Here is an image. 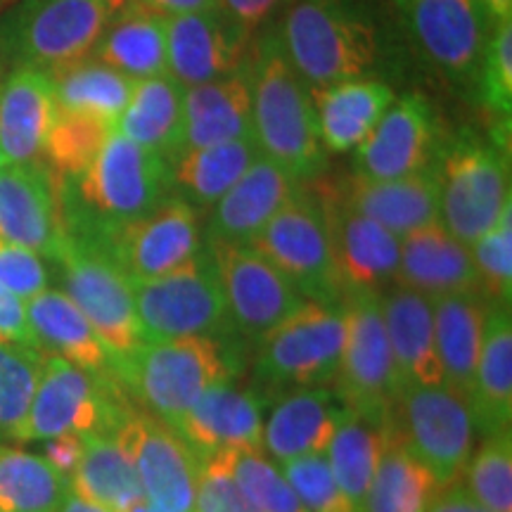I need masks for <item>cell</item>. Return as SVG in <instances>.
I'll use <instances>...</instances> for the list:
<instances>
[{"instance_id": "1", "label": "cell", "mask_w": 512, "mask_h": 512, "mask_svg": "<svg viewBox=\"0 0 512 512\" xmlns=\"http://www.w3.org/2000/svg\"><path fill=\"white\" fill-rule=\"evenodd\" d=\"M247 69L259 152L294 181H318L325 174L328 152L318 136L311 88L285 57L275 27L254 43Z\"/></svg>"}, {"instance_id": "2", "label": "cell", "mask_w": 512, "mask_h": 512, "mask_svg": "<svg viewBox=\"0 0 512 512\" xmlns=\"http://www.w3.org/2000/svg\"><path fill=\"white\" fill-rule=\"evenodd\" d=\"M275 31L311 91L380 69L382 34L366 0H294Z\"/></svg>"}, {"instance_id": "3", "label": "cell", "mask_w": 512, "mask_h": 512, "mask_svg": "<svg viewBox=\"0 0 512 512\" xmlns=\"http://www.w3.org/2000/svg\"><path fill=\"white\" fill-rule=\"evenodd\" d=\"M169 195V159L114 128L93 164L74 178V190L60 192L64 230L100 240L152 211Z\"/></svg>"}, {"instance_id": "4", "label": "cell", "mask_w": 512, "mask_h": 512, "mask_svg": "<svg viewBox=\"0 0 512 512\" xmlns=\"http://www.w3.org/2000/svg\"><path fill=\"white\" fill-rule=\"evenodd\" d=\"M247 366L242 337H181L143 344L114 375L143 411L174 427L209 387L238 380Z\"/></svg>"}, {"instance_id": "5", "label": "cell", "mask_w": 512, "mask_h": 512, "mask_svg": "<svg viewBox=\"0 0 512 512\" xmlns=\"http://www.w3.org/2000/svg\"><path fill=\"white\" fill-rule=\"evenodd\" d=\"M344 306L306 302L256 339L249 382L266 401L309 387H332L344 347Z\"/></svg>"}, {"instance_id": "6", "label": "cell", "mask_w": 512, "mask_h": 512, "mask_svg": "<svg viewBox=\"0 0 512 512\" xmlns=\"http://www.w3.org/2000/svg\"><path fill=\"white\" fill-rule=\"evenodd\" d=\"M439 221L453 238L470 247L512 204L508 152L472 128L441 140L437 162Z\"/></svg>"}, {"instance_id": "7", "label": "cell", "mask_w": 512, "mask_h": 512, "mask_svg": "<svg viewBox=\"0 0 512 512\" xmlns=\"http://www.w3.org/2000/svg\"><path fill=\"white\" fill-rule=\"evenodd\" d=\"M136 401L114 373H88L62 356L46 354L38 377L27 422L19 432V444L46 441L62 434L91 437L117 434Z\"/></svg>"}, {"instance_id": "8", "label": "cell", "mask_w": 512, "mask_h": 512, "mask_svg": "<svg viewBox=\"0 0 512 512\" xmlns=\"http://www.w3.org/2000/svg\"><path fill=\"white\" fill-rule=\"evenodd\" d=\"M110 17L107 0H22L0 19V57L53 76L88 60Z\"/></svg>"}, {"instance_id": "9", "label": "cell", "mask_w": 512, "mask_h": 512, "mask_svg": "<svg viewBox=\"0 0 512 512\" xmlns=\"http://www.w3.org/2000/svg\"><path fill=\"white\" fill-rule=\"evenodd\" d=\"M145 344L181 337H240L230 323L207 247L159 278L131 283Z\"/></svg>"}, {"instance_id": "10", "label": "cell", "mask_w": 512, "mask_h": 512, "mask_svg": "<svg viewBox=\"0 0 512 512\" xmlns=\"http://www.w3.org/2000/svg\"><path fill=\"white\" fill-rule=\"evenodd\" d=\"M55 261L62 268L64 294L93 325L117 373L145 344L131 283L98 242L67 230Z\"/></svg>"}, {"instance_id": "11", "label": "cell", "mask_w": 512, "mask_h": 512, "mask_svg": "<svg viewBox=\"0 0 512 512\" xmlns=\"http://www.w3.org/2000/svg\"><path fill=\"white\" fill-rule=\"evenodd\" d=\"M249 247L266 256L304 294V299L330 304L344 299L323 207L306 183L249 242Z\"/></svg>"}, {"instance_id": "12", "label": "cell", "mask_w": 512, "mask_h": 512, "mask_svg": "<svg viewBox=\"0 0 512 512\" xmlns=\"http://www.w3.org/2000/svg\"><path fill=\"white\" fill-rule=\"evenodd\" d=\"M389 422L408 451L432 472L439 489L463 477L477 437L465 399L444 384L401 389L389 411Z\"/></svg>"}, {"instance_id": "13", "label": "cell", "mask_w": 512, "mask_h": 512, "mask_svg": "<svg viewBox=\"0 0 512 512\" xmlns=\"http://www.w3.org/2000/svg\"><path fill=\"white\" fill-rule=\"evenodd\" d=\"M342 306L347 330L332 389L349 411L387 420L399 394V380L384 330L380 294H347Z\"/></svg>"}, {"instance_id": "14", "label": "cell", "mask_w": 512, "mask_h": 512, "mask_svg": "<svg viewBox=\"0 0 512 512\" xmlns=\"http://www.w3.org/2000/svg\"><path fill=\"white\" fill-rule=\"evenodd\" d=\"M425 64L458 88L477 86L489 19L477 0H389Z\"/></svg>"}, {"instance_id": "15", "label": "cell", "mask_w": 512, "mask_h": 512, "mask_svg": "<svg viewBox=\"0 0 512 512\" xmlns=\"http://www.w3.org/2000/svg\"><path fill=\"white\" fill-rule=\"evenodd\" d=\"M95 242L126 275L128 283H143L183 266L204 247L200 211L171 192L152 211L110 230Z\"/></svg>"}, {"instance_id": "16", "label": "cell", "mask_w": 512, "mask_h": 512, "mask_svg": "<svg viewBox=\"0 0 512 512\" xmlns=\"http://www.w3.org/2000/svg\"><path fill=\"white\" fill-rule=\"evenodd\" d=\"M214 259L228 316L242 339L256 342L306 299L266 256L249 245H204Z\"/></svg>"}, {"instance_id": "17", "label": "cell", "mask_w": 512, "mask_h": 512, "mask_svg": "<svg viewBox=\"0 0 512 512\" xmlns=\"http://www.w3.org/2000/svg\"><path fill=\"white\" fill-rule=\"evenodd\" d=\"M114 437L136 467L152 512H195L200 456L166 422L136 406Z\"/></svg>"}, {"instance_id": "18", "label": "cell", "mask_w": 512, "mask_h": 512, "mask_svg": "<svg viewBox=\"0 0 512 512\" xmlns=\"http://www.w3.org/2000/svg\"><path fill=\"white\" fill-rule=\"evenodd\" d=\"M311 183L328 223L332 261L344 297L358 292L382 294L396 283L401 240L380 223L349 207L328 183Z\"/></svg>"}, {"instance_id": "19", "label": "cell", "mask_w": 512, "mask_h": 512, "mask_svg": "<svg viewBox=\"0 0 512 512\" xmlns=\"http://www.w3.org/2000/svg\"><path fill=\"white\" fill-rule=\"evenodd\" d=\"M441 140L430 100L418 93L403 95L356 147V174L373 181H394L430 171Z\"/></svg>"}, {"instance_id": "20", "label": "cell", "mask_w": 512, "mask_h": 512, "mask_svg": "<svg viewBox=\"0 0 512 512\" xmlns=\"http://www.w3.org/2000/svg\"><path fill=\"white\" fill-rule=\"evenodd\" d=\"M266 396L252 382L214 384L174 422V430L197 456L219 451H261Z\"/></svg>"}, {"instance_id": "21", "label": "cell", "mask_w": 512, "mask_h": 512, "mask_svg": "<svg viewBox=\"0 0 512 512\" xmlns=\"http://www.w3.org/2000/svg\"><path fill=\"white\" fill-rule=\"evenodd\" d=\"M249 38L219 8L166 17V74L183 88L219 79L245 62Z\"/></svg>"}, {"instance_id": "22", "label": "cell", "mask_w": 512, "mask_h": 512, "mask_svg": "<svg viewBox=\"0 0 512 512\" xmlns=\"http://www.w3.org/2000/svg\"><path fill=\"white\" fill-rule=\"evenodd\" d=\"M0 238L57 259L64 242L60 190L41 162L0 169Z\"/></svg>"}, {"instance_id": "23", "label": "cell", "mask_w": 512, "mask_h": 512, "mask_svg": "<svg viewBox=\"0 0 512 512\" xmlns=\"http://www.w3.org/2000/svg\"><path fill=\"white\" fill-rule=\"evenodd\" d=\"M302 185L261 155L209 209L202 228L204 245H249Z\"/></svg>"}, {"instance_id": "24", "label": "cell", "mask_w": 512, "mask_h": 512, "mask_svg": "<svg viewBox=\"0 0 512 512\" xmlns=\"http://www.w3.org/2000/svg\"><path fill=\"white\" fill-rule=\"evenodd\" d=\"M328 185L349 207L380 223L399 240L439 221V181L434 166L394 181H373L354 174L335 183L328 181Z\"/></svg>"}, {"instance_id": "25", "label": "cell", "mask_w": 512, "mask_h": 512, "mask_svg": "<svg viewBox=\"0 0 512 512\" xmlns=\"http://www.w3.org/2000/svg\"><path fill=\"white\" fill-rule=\"evenodd\" d=\"M380 306L399 392L408 387H441L444 377L434 347L432 299L394 283L380 294Z\"/></svg>"}, {"instance_id": "26", "label": "cell", "mask_w": 512, "mask_h": 512, "mask_svg": "<svg viewBox=\"0 0 512 512\" xmlns=\"http://www.w3.org/2000/svg\"><path fill=\"white\" fill-rule=\"evenodd\" d=\"M57 119L53 76L15 67L0 88V150L8 164L38 162Z\"/></svg>"}, {"instance_id": "27", "label": "cell", "mask_w": 512, "mask_h": 512, "mask_svg": "<svg viewBox=\"0 0 512 512\" xmlns=\"http://www.w3.org/2000/svg\"><path fill=\"white\" fill-rule=\"evenodd\" d=\"M344 403L332 387H309L278 396L264 422L261 451L273 463L325 453Z\"/></svg>"}, {"instance_id": "28", "label": "cell", "mask_w": 512, "mask_h": 512, "mask_svg": "<svg viewBox=\"0 0 512 512\" xmlns=\"http://www.w3.org/2000/svg\"><path fill=\"white\" fill-rule=\"evenodd\" d=\"M396 285L411 287L430 299L444 294L482 292L470 247L453 238L441 221L401 238Z\"/></svg>"}, {"instance_id": "29", "label": "cell", "mask_w": 512, "mask_h": 512, "mask_svg": "<svg viewBox=\"0 0 512 512\" xmlns=\"http://www.w3.org/2000/svg\"><path fill=\"white\" fill-rule=\"evenodd\" d=\"M477 437L508 432L512 425V318L510 304L489 302L482 349L470 401Z\"/></svg>"}, {"instance_id": "30", "label": "cell", "mask_w": 512, "mask_h": 512, "mask_svg": "<svg viewBox=\"0 0 512 512\" xmlns=\"http://www.w3.org/2000/svg\"><path fill=\"white\" fill-rule=\"evenodd\" d=\"M254 138L247 62L219 79L185 88V150Z\"/></svg>"}, {"instance_id": "31", "label": "cell", "mask_w": 512, "mask_h": 512, "mask_svg": "<svg viewBox=\"0 0 512 512\" xmlns=\"http://www.w3.org/2000/svg\"><path fill=\"white\" fill-rule=\"evenodd\" d=\"M489 299L482 292L444 294L432 299L434 347H437L444 387L470 401L482 349V332Z\"/></svg>"}, {"instance_id": "32", "label": "cell", "mask_w": 512, "mask_h": 512, "mask_svg": "<svg viewBox=\"0 0 512 512\" xmlns=\"http://www.w3.org/2000/svg\"><path fill=\"white\" fill-rule=\"evenodd\" d=\"M311 98L316 107L320 143L325 150L344 155L368 138L377 121L392 107L396 95L384 81L358 79L318 88L311 91Z\"/></svg>"}, {"instance_id": "33", "label": "cell", "mask_w": 512, "mask_h": 512, "mask_svg": "<svg viewBox=\"0 0 512 512\" xmlns=\"http://www.w3.org/2000/svg\"><path fill=\"white\" fill-rule=\"evenodd\" d=\"M112 15L91 53L95 60L133 81L166 74V17L136 0Z\"/></svg>"}, {"instance_id": "34", "label": "cell", "mask_w": 512, "mask_h": 512, "mask_svg": "<svg viewBox=\"0 0 512 512\" xmlns=\"http://www.w3.org/2000/svg\"><path fill=\"white\" fill-rule=\"evenodd\" d=\"M261 157L254 138L188 147L171 159V192L195 207L211 209Z\"/></svg>"}, {"instance_id": "35", "label": "cell", "mask_w": 512, "mask_h": 512, "mask_svg": "<svg viewBox=\"0 0 512 512\" xmlns=\"http://www.w3.org/2000/svg\"><path fill=\"white\" fill-rule=\"evenodd\" d=\"M117 131L171 162L185 150V88L169 74L136 81Z\"/></svg>"}, {"instance_id": "36", "label": "cell", "mask_w": 512, "mask_h": 512, "mask_svg": "<svg viewBox=\"0 0 512 512\" xmlns=\"http://www.w3.org/2000/svg\"><path fill=\"white\" fill-rule=\"evenodd\" d=\"M29 323L48 354L62 356L88 373H112V358L79 306L60 290H43L29 299Z\"/></svg>"}, {"instance_id": "37", "label": "cell", "mask_w": 512, "mask_h": 512, "mask_svg": "<svg viewBox=\"0 0 512 512\" xmlns=\"http://www.w3.org/2000/svg\"><path fill=\"white\" fill-rule=\"evenodd\" d=\"M69 484L74 494L110 512H128L143 501L136 467L114 434L83 437V456Z\"/></svg>"}, {"instance_id": "38", "label": "cell", "mask_w": 512, "mask_h": 512, "mask_svg": "<svg viewBox=\"0 0 512 512\" xmlns=\"http://www.w3.org/2000/svg\"><path fill=\"white\" fill-rule=\"evenodd\" d=\"M437 489L432 472L408 451L387 418L380 465L361 512H427Z\"/></svg>"}, {"instance_id": "39", "label": "cell", "mask_w": 512, "mask_h": 512, "mask_svg": "<svg viewBox=\"0 0 512 512\" xmlns=\"http://www.w3.org/2000/svg\"><path fill=\"white\" fill-rule=\"evenodd\" d=\"M384 430H387V420L366 418V415L349 411L344 406L337 430L332 434L328 451H325L339 489L344 491L356 512H361L377 465H380Z\"/></svg>"}, {"instance_id": "40", "label": "cell", "mask_w": 512, "mask_h": 512, "mask_svg": "<svg viewBox=\"0 0 512 512\" xmlns=\"http://www.w3.org/2000/svg\"><path fill=\"white\" fill-rule=\"evenodd\" d=\"M57 110L86 114L117 126L136 81L98 60H81L53 74Z\"/></svg>"}, {"instance_id": "41", "label": "cell", "mask_w": 512, "mask_h": 512, "mask_svg": "<svg viewBox=\"0 0 512 512\" xmlns=\"http://www.w3.org/2000/svg\"><path fill=\"white\" fill-rule=\"evenodd\" d=\"M69 489L46 458L0 441V512H57Z\"/></svg>"}, {"instance_id": "42", "label": "cell", "mask_w": 512, "mask_h": 512, "mask_svg": "<svg viewBox=\"0 0 512 512\" xmlns=\"http://www.w3.org/2000/svg\"><path fill=\"white\" fill-rule=\"evenodd\" d=\"M48 351L0 344V439H19Z\"/></svg>"}, {"instance_id": "43", "label": "cell", "mask_w": 512, "mask_h": 512, "mask_svg": "<svg viewBox=\"0 0 512 512\" xmlns=\"http://www.w3.org/2000/svg\"><path fill=\"white\" fill-rule=\"evenodd\" d=\"M114 128L117 126L102 119L57 110V119L48 133L43 157L48 159V164L57 174L74 181L93 164V159L98 157Z\"/></svg>"}, {"instance_id": "44", "label": "cell", "mask_w": 512, "mask_h": 512, "mask_svg": "<svg viewBox=\"0 0 512 512\" xmlns=\"http://www.w3.org/2000/svg\"><path fill=\"white\" fill-rule=\"evenodd\" d=\"M465 489L489 512H512V434L484 437L465 470Z\"/></svg>"}, {"instance_id": "45", "label": "cell", "mask_w": 512, "mask_h": 512, "mask_svg": "<svg viewBox=\"0 0 512 512\" xmlns=\"http://www.w3.org/2000/svg\"><path fill=\"white\" fill-rule=\"evenodd\" d=\"M230 470L249 501L261 512H309L278 463L264 451H230Z\"/></svg>"}, {"instance_id": "46", "label": "cell", "mask_w": 512, "mask_h": 512, "mask_svg": "<svg viewBox=\"0 0 512 512\" xmlns=\"http://www.w3.org/2000/svg\"><path fill=\"white\" fill-rule=\"evenodd\" d=\"M477 93L484 107L510 131L512 117V19L491 24L482 64L477 74Z\"/></svg>"}, {"instance_id": "47", "label": "cell", "mask_w": 512, "mask_h": 512, "mask_svg": "<svg viewBox=\"0 0 512 512\" xmlns=\"http://www.w3.org/2000/svg\"><path fill=\"white\" fill-rule=\"evenodd\" d=\"M484 297L496 304H510L512 297V204H508L482 238L470 245Z\"/></svg>"}, {"instance_id": "48", "label": "cell", "mask_w": 512, "mask_h": 512, "mask_svg": "<svg viewBox=\"0 0 512 512\" xmlns=\"http://www.w3.org/2000/svg\"><path fill=\"white\" fill-rule=\"evenodd\" d=\"M283 475L309 512H356L332 475L325 453H311L280 465Z\"/></svg>"}, {"instance_id": "49", "label": "cell", "mask_w": 512, "mask_h": 512, "mask_svg": "<svg viewBox=\"0 0 512 512\" xmlns=\"http://www.w3.org/2000/svg\"><path fill=\"white\" fill-rule=\"evenodd\" d=\"M195 512H261L235 482L230 470V451L200 456Z\"/></svg>"}, {"instance_id": "50", "label": "cell", "mask_w": 512, "mask_h": 512, "mask_svg": "<svg viewBox=\"0 0 512 512\" xmlns=\"http://www.w3.org/2000/svg\"><path fill=\"white\" fill-rule=\"evenodd\" d=\"M0 285L27 302L48 290V271L41 256L0 238Z\"/></svg>"}, {"instance_id": "51", "label": "cell", "mask_w": 512, "mask_h": 512, "mask_svg": "<svg viewBox=\"0 0 512 512\" xmlns=\"http://www.w3.org/2000/svg\"><path fill=\"white\" fill-rule=\"evenodd\" d=\"M0 344H19V347L43 351L41 342H38L36 332L29 323L24 299H19L10 290H5L3 285H0Z\"/></svg>"}, {"instance_id": "52", "label": "cell", "mask_w": 512, "mask_h": 512, "mask_svg": "<svg viewBox=\"0 0 512 512\" xmlns=\"http://www.w3.org/2000/svg\"><path fill=\"white\" fill-rule=\"evenodd\" d=\"M294 0H219V10L247 34H254L275 10Z\"/></svg>"}, {"instance_id": "53", "label": "cell", "mask_w": 512, "mask_h": 512, "mask_svg": "<svg viewBox=\"0 0 512 512\" xmlns=\"http://www.w3.org/2000/svg\"><path fill=\"white\" fill-rule=\"evenodd\" d=\"M43 444V458L60 472L62 477L72 479L76 465L83 456V439L76 434H62V437H53L41 441Z\"/></svg>"}, {"instance_id": "54", "label": "cell", "mask_w": 512, "mask_h": 512, "mask_svg": "<svg viewBox=\"0 0 512 512\" xmlns=\"http://www.w3.org/2000/svg\"><path fill=\"white\" fill-rule=\"evenodd\" d=\"M427 512H489V510H486L484 505H479L475 498L470 496V491L465 489V484L458 479V482L437 489V494H434Z\"/></svg>"}, {"instance_id": "55", "label": "cell", "mask_w": 512, "mask_h": 512, "mask_svg": "<svg viewBox=\"0 0 512 512\" xmlns=\"http://www.w3.org/2000/svg\"><path fill=\"white\" fill-rule=\"evenodd\" d=\"M145 8L159 12V15H183V12H200L219 8V0H136Z\"/></svg>"}, {"instance_id": "56", "label": "cell", "mask_w": 512, "mask_h": 512, "mask_svg": "<svg viewBox=\"0 0 512 512\" xmlns=\"http://www.w3.org/2000/svg\"><path fill=\"white\" fill-rule=\"evenodd\" d=\"M477 5L489 19V24L512 19V0H477Z\"/></svg>"}, {"instance_id": "57", "label": "cell", "mask_w": 512, "mask_h": 512, "mask_svg": "<svg viewBox=\"0 0 512 512\" xmlns=\"http://www.w3.org/2000/svg\"><path fill=\"white\" fill-rule=\"evenodd\" d=\"M57 512H110V510H105V508H100V505L86 501V498H81L79 494H74V491L69 489V494L64 496V501Z\"/></svg>"}, {"instance_id": "58", "label": "cell", "mask_w": 512, "mask_h": 512, "mask_svg": "<svg viewBox=\"0 0 512 512\" xmlns=\"http://www.w3.org/2000/svg\"><path fill=\"white\" fill-rule=\"evenodd\" d=\"M128 512H152V508H150V505H147V501L143 498V501H138Z\"/></svg>"}, {"instance_id": "59", "label": "cell", "mask_w": 512, "mask_h": 512, "mask_svg": "<svg viewBox=\"0 0 512 512\" xmlns=\"http://www.w3.org/2000/svg\"><path fill=\"white\" fill-rule=\"evenodd\" d=\"M107 3H110V8H112V12H117V10H121L124 8L126 3H131V0H107Z\"/></svg>"}, {"instance_id": "60", "label": "cell", "mask_w": 512, "mask_h": 512, "mask_svg": "<svg viewBox=\"0 0 512 512\" xmlns=\"http://www.w3.org/2000/svg\"><path fill=\"white\" fill-rule=\"evenodd\" d=\"M8 164V159H5V155H3V150H0V169H3V166Z\"/></svg>"}]
</instances>
